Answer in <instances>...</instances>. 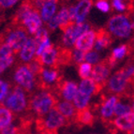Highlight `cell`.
Masks as SVG:
<instances>
[{"label": "cell", "instance_id": "cell-1", "mask_svg": "<svg viewBox=\"0 0 134 134\" xmlns=\"http://www.w3.org/2000/svg\"><path fill=\"white\" fill-rule=\"evenodd\" d=\"M56 98L54 95L49 91H40L34 95L32 98H30L28 105L31 111L38 116L41 118L46 114L54 109L56 104Z\"/></svg>", "mask_w": 134, "mask_h": 134}, {"label": "cell", "instance_id": "cell-2", "mask_svg": "<svg viewBox=\"0 0 134 134\" xmlns=\"http://www.w3.org/2000/svg\"><path fill=\"white\" fill-rule=\"evenodd\" d=\"M3 106L9 110L12 114L24 113L28 107V100L24 89L15 87L3 100Z\"/></svg>", "mask_w": 134, "mask_h": 134}, {"label": "cell", "instance_id": "cell-3", "mask_svg": "<svg viewBox=\"0 0 134 134\" xmlns=\"http://www.w3.org/2000/svg\"><path fill=\"white\" fill-rule=\"evenodd\" d=\"M66 123H67V120L56 110L55 107L52 109L43 117L38 118V126L40 127V130L56 132V130L64 127Z\"/></svg>", "mask_w": 134, "mask_h": 134}, {"label": "cell", "instance_id": "cell-4", "mask_svg": "<svg viewBox=\"0 0 134 134\" xmlns=\"http://www.w3.org/2000/svg\"><path fill=\"white\" fill-rule=\"evenodd\" d=\"M108 26L111 33L121 38L130 37L132 30V25L125 15H115L112 17L109 21Z\"/></svg>", "mask_w": 134, "mask_h": 134}, {"label": "cell", "instance_id": "cell-5", "mask_svg": "<svg viewBox=\"0 0 134 134\" xmlns=\"http://www.w3.org/2000/svg\"><path fill=\"white\" fill-rule=\"evenodd\" d=\"M130 77L126 73L125 69H121L114 73L108 81V89L114 94L121 95L127 90V85L130 83Z\"/></svg>", "mask_w": 134, "mask_h": 134}, {"label": "cell", "instance_id": "cell-6", "mask_svg": "<svg viewBox=\"0 0 134 134\" xmlns=\"http://www.w3.org/2000/svg\"><path fill=\"white\" fill-rule=\"evenodd\" d=\"M14 80L20 85L19 87L24 88L26 91H32L36 85L35 76L27 66H22L17 69L14 75Z\"/></svg>", "mask_w": 134, "mask_h": 134}, {"label": "cell", "instance_id": "cell-7", "mask_svg": "<svg viewBox=\"0 0 134 134\" xmlns=\"http://www.w3.org/2000/svg\"><path fill=\"white\" fill-rule=\"evenodd\" d=\"M90 28L89 25L85 24V23H81V24H74L68 27L64 31V37H63V42L64 44L69 47L75 43L76 40L79 37L83 34L85 32L88 31Z\"/></svg>", "mask_w": 134, "mask_h": 134}, {"label": "cell", "instance_id": "cell-8", "mask_svg": "<svg viewBox=\"0 0 134 134\" xmlns=\"http://www.w3.org/2000/svg\"><path fill=\"white\" fill-rule=\"evenodd\" d=\"M112 124L116 130L122 133L130 134L133 131L134 127V114L133 112L123 114L120 116H115L112 121Z\"/></svg>", "mask_w": 134, "mask_h": 134}, {"label": "cell", "instance_id": "cell-9", "mask_svg": "<svg viewBox=\"0 0 134 134\" xmlns=\"http://www.w3.org/2000/svg\"><path fill=\"white\" fill-rule=\"evenodd\" d=\"M20 22L27 28L30 34H36L42 25L40 14L35 9L28 11L21 18Z\"/></svg>", "mask_w": 134, "mask_h": 134}, {"label": "cell", "instance_id": "cell-10", "mask_svg": "<svg viewBox=\"0 0 134 134\" xmlns=\"http://www.w3.org/2000/svg\"><path fill=\"white\" fill-rule=\"evenodd\" d=\"M27 40V36L24 30H15L8 35L6 38V44L9 46L13 53H18Z\"/></svg>", "mask_w": 134, "mask_h": 134}, {"label": "cell", "instance_id": "cell-11", "mask_svg": "<svg viewBox=\"0 0 134 134\" xmlns=\"http://www.w3.org/2000/svg\"><path fill=\"white\" fill-rule=\"evenodd\" d=\"M95 38H96L95 32L88 30V31L82 34L76 40L74 44H75V47H76L77 50H80V51L83 52V53L89 52L91 51L92 48L94 47Z\"/></svg>", "mask_w": 134, "mask_h": 134}, {"label": "cell", "instance_id": "cell-12", "mask_svg": "<svg viewBox=\"0 0 134 134\" xmlns=\"http://www.w3.org/2000/svg\"><path fill=\"white\" fill-rule=\"evenodd\" d=\"M118 100V98L116 95L109 97L101 103L100 109H99V114L102 120L104 121H112L114 117V109L115 103Z\"/></svg>", "mask_w": 134, "mask_h": 134}, {"label": "cell", "instance_id": "cell-13", "mask_svg": "<svg viewBox=\"0 0 134 134\" xmlns=\"http://www.w3.org/2000/svg\"><path fill=\"white\" fill-rule=\"evenodd\" d=\"M110 66L107 62H101L95 66L94 69H92L91 76L92 80L98 85H101L105 83V81L109 77L110 74Z\"/></svg>", "mask_w": 134, "mask_h": 134}, {"label": "cell", "instance_id": "cell-14", "mask_svg": "<svg viewBox=\"0 0 134 134\" xmlns=\"http://www.w3.org/2000/svg\"><path fill=\"white\" fill-rule=\"evenodd\" d=\"M92 8V0H81L74 7V23L81 24L83 23L85 17L89 13Z\"/></svg>", "mask_w": 134, "mask_h": 134}, {"label": "cell", "instance_id": "cell-15", "mask_svg": "<svg viewBox=\"0 0 134 134\" xmlns=\"http://www.w3.org/2000/svg\"><path fill=\"white\" fill-rule=\"evenodd\" d=\"M55 108L58 112L60 113L66 120H72L75 119L77 114L76 108L74 107L73 103L71 101L61 100L57 101L55 104Z\"/></svg>", "mask_w": 134, "mask_h": 134}, {"label": "cell", "instance_id": "cell-16", "mask_svg": "<svg viewBox=\"0 0 134 134\" xmlns=\"http://www.w3.org/2000/svg\"><path fill=\"white\" fill-rule=\"evenodd\" d=\"M101 88H102L101 85L96 83L91 78H86L83 79V81L81 82V83L78 86V91L86 95V96L92 97L93 95L98 94Z\"/></svg>", "mask_w": 134, "mask_h": 134}, {"label": "cell", "instance_id": "cell-17", "mask_svg": "<svg viewBox=\"0 0 134 134\" xmlns=\"http://www.w3.org/2000/svg\"><path fill=\"white\" fill-rule=\"evenodd\" d=\"M37 43L34 38H27L26 42L20 50V58L24 62H30L35 56Z\"/></svg>", "mask_w": 134, "mask_h": 134}, {"label": "cell", "instance_id": "cell-18", "mask_svg": "<svg viewBox=\"0 0 134 134\" xmlns=\"http://www.w3.org/2000/svg\"><path fill=\"white\" fill-rule=\"evenodd\" d=\"M13 62V52L6 43L0 47V73L8 69Z\"/></svg>", "mask_w": 134, "mask_h": 134}, {"label": "cell", "instance_id": "cell-19", "mask_svg": "<svg viewBox=\"0 0 134 134\" xmlns=\"http://www.w3.org/2000/svg\"><path fill=\"white\" fill-rule=\"evenodd\" d=\"M59 90L63 100L72 101L78 91V85L73 82H63L59 85Z\"/></svg>", "mask_w": 134, "mask_h": 134}, {"label": "cell", "instance_id": "cell-20", "mask_svg": "<svg viewBox=\"0 0 134 134\" xmlns=\"http://www.w3.org/2000/svg\"><path fill=\"white\" fill-rule=\"evenodd\" d=\"M111 43H112V38L107 31L103 30V29H100L99 31H98L94 43L96 51L105 49L108 46H110Z\"/></svg>", "mask_w": 134, "mask_h": 134}, {"label": "cell", "instance_id": "cell-21", "mask_svg": "<svg viewBox=\"0 0 134 134\" xmlns=\"http://www.w3.org/2000/svg\"><path fill=\"white\" fill-rule=\"evenodd\" d=\"M57 2L56 0H47L41 7L40 18L44 22H49L51 18L55 14Z\"/></svg>", "mask_w": 134, "mask_h": 134}, {"label": "cell", "instance_id": "cell-22", "mask_svg": "<svg viewBox=\"0 0 134 134\" xmlns=\"http://www.w3.org/2000/svg\"><path fill=\"white\" fill-rule=\"evenodd\" d=\"M56 56H57V50L52 46L45 52H43L40 56H36V58L41 63V65L54 66L55 65Z\"/></svg>", "mask_w": 134, "mask_h": 134}, {"label": "cell", "instance_id": "cell-23", "mask_svg": "<svg viewBox=\"0 0 134 134\" xmlns=\"http://www.w3.org/2000/svg\"><path fill=\"white\" fill-rule=\"evenodd\" d=\"M90 99H91V97L86 96V95L77 91L76 95L73 98L71 102L73 103L74 107L76 108L77 111H82V110L89 108Z\"/></svg>", "mask_w": 134, "mask_h": 134}, {"label": "cell", "instance_id": "cell-24", "mask_svg": "<svg viewBox=\"0 0 134 134\" xmlns=\"http://www.w3.org/2000/svg\"><path fill=\"white\" fill-rule=\"evenodd\" d=\"M75 118L82 125H92L95 120L94 114L89 110V108L82 110V111H77Z\"/></svg>", "mask_w": 134, "mask_h": 134}, {"label": "cell", "instance_id": "cell-25", "mask_svg": "<svg viewBox=\"0 0 134 134\" xmlns=\"http://www.w3.org/2000/svg\"><path fill=\"white\" fill-rule=\"evenodd\" d=\"M13 114L4 106H0V130L13 123Z\"/></svg>", "mask_w": 134, "mask_h": 134}, {"label": "cell", "instance_id": "cell-26", "mask_svg": "<svg viewBox=\"0 0 134 134\" xmlns=\"http://www.w3.org/2000/svg\"><path fill=\"white\" fill-rule=\"evenodd\" d=\"M127 48L126 45H122V46H119V47L115 48V49L113 51L111 57H110L107 61V63L109 64L110 67L112 68L113 66H114L116 61L122 59V58L127 54Z\"/></svg>", "mask_w": 134, "mask_h": 134}, {"label": "cell", "instance_id": "cell-27", "mask_svg": "<svg viewBox=\"0 0 134 134\" xmlns=\"http://www.w3.org/2000/svg\"><path fill=\"white\" fill-rule=\"evenodd\" d=\"M133 112V106L131 104H129V103H126L122 100H117V102L115 103L114 109V117L115 116H120L123 115V114H129V113Z\"/></svg>", "mask_w": 134, "mask_h": 134}, {"label": "cell", "instance_id": "cell-28", "mask_svg": "<svg viewBox=\"0 0 134 134\" xmlns=\"http://www.w3.org/2000/svg\"><path fill=\"white\" fill-rule=\"evenodd\" d=\"M41 78L44 83H54L57 80L58 74L54 69H42V71L40 73Z\"/></svg>", "mask_w": 134, "mask_h": 134}, {"label": "cell", "instance_id": "cell-29", "mask_svg": "<svg viewBox=\"0 0 134 134\" xmlns=\"http://www.w3.org/2000/svg\"><path fill=\"white\" fill-rule=\"evenodd\" d=\"M92 65L88 63H81L80 67H79V74L82 79L89 78L92 72Z\"/></svg>", "mask_w": 134, "mask_h": 134}, {"label": "cell", "instance_id": "cell-30", "mask_svg": "<svg viewBox=\"0 0 134 134\" xmlns=\"http://www.w3.org/2000/svg\"><path fill=\"white\" fill-rule=\"evenodd\" d=\"M85 60L86 61V63L93 65V64H97L99 60V55L97 53V51H91L88 52L87 54H85Z\"/></svg>", "mask_w": 134, "mask_h": 134}, {"label": "cell", "instance_id": "cell-31", "mask_svg": "<svg viewBox=\"0 0 134 134\" xmlns=\"http://www.w3.org/2000/svg\"><path fill=\"white\" fill-rule=\"evenodd\" d=\"M0 134H21V130L18 126L12 123L0 130Z\"/></svg>", "mask_w": 134, "mask_h": 134}, {"label": "cell", "instance_id": "cell-32", "mask_svg": "<svg viewBox=\"0 0 134 134\" xmlns=\"http://www.w3.org/2000/svg\"><path fill=\"white\" fill-rule=\"evenodd\" d=\"M48 38V32L46 29L42 28V27H40V29L38 30V32L36 33V38H34V40L36 41L37 43V46H38L40 43H41L42 41L46 40Z\"/></svg>", "mask_w": 134, "mask_h": 134}, {"label": "cell", "instance_id": "cell-33", "mask_svg": "<svg viewBox=\"0 0 134 134\" xmlns=\"http://www.w3.org/2000/svg\"><path fill=\"white\" fill-rule=\"evenodd\" d=\"M52 46H53V45H52L50 40H49V38H47L46 40L42 41V42L40 43V44L37 46L38 48H37V50H36V54H35V55H36V56H40L43 52H45L47 49H49L50 47H52Z\"/></svg>", "mask_w": 134, "mask_h": 134}, {"label": "cell", "instance_id": "cell-34", "mask_svg": "<svg viewBox=\"0 0 134 134\" xmlns=\"http://www.w3.org/2000/svg\"><path fill=\"white\" fill-rule=\"evenodd\" d=\"M9 92V85L6 82L0 80V102H2Z\"/></svg>", "mask_w": 134, "mask_h": 134}, {"label": "cell", "instance_id": "cell-35", "mask_svg": "<svg viewBox=\"0 0 134 134\" xmlns=\"http://www.w3.org/2000/svg\"><path fill=\"white\" fill-rule=\"evenodd\" d=\"M85 53L80 50L75 49L73 52H72V60H74L76 63H83V60H85Z\"/></svg>", "mask_w": 134, "mask_h": 134}, {"label": "cell", "instance_id": "cell-36", "mask_svg": "<svg viewBox=\"0 0 134 134\" xmlns=\"http://www.w3.org/2000/svg\"><path fill=\"white\" fill-rule=\"evenodd\" d=\"M96 7L102 12H108L110 9V6L106 0H98L96 3Z\"/></svg>", "mask_w": 134, "mask_h": 134}, {"label": "cell", "instance_id": "cell-37", "mask_svg": "<svg viewBox=\"0 0 134 134\" xmlns=\"http://www.w3.org/2000/svg\"><path fill=\"white\" fill-rule=\"evenodd\" d=\"M113 7L118 11H124L127 9L124 0H113Z\"/></svg>", "mask_w": 134, "mask_h": 134}, {"label": "cell", "instance_id": "cell-38", "mask_svg": "<svg viewBox=\"0 0 134 134\" xmlns=\"http://www.w3.org/2000/svg\"><path fill=\"white\" fill-rule=\"evenodd\" d=\"M18 0H0V6L3 8H10L16 4Z\"/></svg>", "mask_w": 134, "mask_h": 134}, {"label": "cell", "instance_id": "cell-39", "mask_svg": "<svg viewBox=\"0 0 134 134\" xmlns=\"http://www.w3.org/2000/svg\"><path fill=\"white\" fill-rule=\"evenodd\" d=\"M47 0H35L34 1V7L37 8V9H41V7L43 6L45 2Z\"/></svg>", "mask_w": 134, "mask_h": 134}, {"label": "cell", "instance_id": "cell-40", "mask_svg": "<svg viewBox=\"0 0 134 134\" xmlns=\"http://www.w3.org/2000/svg\"><path fill=\"white\" fill-rule=\"evenodd\" d=\"M38 134H56V132L54 131H48V130H40Z\"/></svg>", "mask_w": 134, "mask_h": 134}, {"label": "cell", "instance_id": "cell-41", "mask_svg": "<svg viewBox=\"0 0 134 134\" xmlns=\"http://www.w3.org/2000/svg\"><path fill=\"white\" fill-rule=\"evenodd\" d=\"M91 134H96V133H91Z\"/></svg>", "mask_w": 134, "mask_h": 134}]
</instances>
